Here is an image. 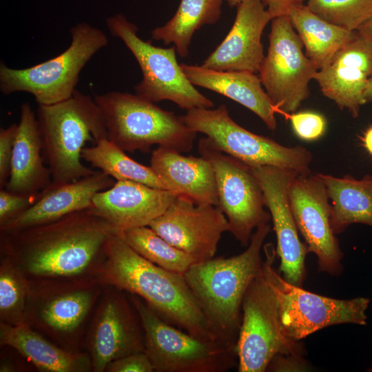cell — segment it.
<instances>
[{"instance_id":"cell-1","label":"cell","mask_w":372,"mask_h":372,"mask_svg":"<svg viewBox=\"0 0 372 372\" xmlns=\"http://www.w3.org/2000/svg\"><path fill=\"white\" fill-rule=\"evenodd\" d=\"M104 255L103 278L107 283L140 297L168 323L203 340L220 342L183 274L148 261L118 234L110 238Z\"/></svg>"},{"instance_id":"cell-2","label":"cell","mask_w":372,"mask_h":372,"mask_svg":"<svg viewBox=\"0 0 372 372\" xmlns=\"http://www.w3.org/2000/svg\"><path fill=\"white\" fill-rule=\"evenodd\" d=\"M6 234L10 236L8 247L30 273L54 277L83 272L118 232L108 221L87 209Z\"/></svg>"},{"instance_id":"cell-3","label":"cell","mask_w":372,"mask_h":372,"mask_svg":"<svg viewBox=\"0 0 372 372\" xmlns=\"http://www.w3.org/2000/svg\"><path fill=\"white\" fill-rule=\"evenodd\" d=\"M271 230L269 223L260 225L243 252L196 262L184 273L209 326L222 343L236 346L243 300L262 270L261 251Z\"/></svg>"},{"instance_id":"cell-4","label":"cell","mask_w":372,"mask_h":372,"mask_svg":"<svg viewBox=\"0 0 372 372\" xmlns=\"http://www.w3.org/2000/svg\"><path fill=\"white\" fill-rule=\"evenodd\" d=\"M37 118L54 185L72 182L94 172L81 161L88 142L107 138L101 111L89 95L79 91L63 101L39 105Z\"/></svg>"},{"instance_id":"cell-5","label":"cell","mask_w":372,"mask_h":372,"mask_svg":"<svg viewBox=\"0 0 372 372\" xmlns=\"http://www.w3.org/2000/svg\"><path fill=\"white\" fill-rule=\"evenodd\" d=\"M107 139L125 152H150L154 145L190 152L196 132L180 116L138 95L118 91L97 94Z\"/></svg>"},{"instance_id":"cell-6","label":"cell","mask_w":372,"mask_h":372,"mask_svg":"<svg viewBox=\"0 0 372 372\" xmlns=\"http://www.w3.org/2000/svg\"><path fill=\"white\" fill-rule=\"evenodd\" d=\"M71 43L58 56L26 68L0 64V90L9 95L31 94L38 105H51L70 98L76 91L80 73L88 61L108 44L105 33L81 22L70 30Z\"/></svg>"},{"instance_id":"cell-7","label":"cell","mask_w":372,"mask_h":372,"mask_svg":"<svg viewBox=\"0 0 372 372\" xmlns=\"http://www.w3.org/2000/svg\"><path fill=\"white\" fill-rule=\"evenodd\" d=\"M262 272L278 301L282 327L290 338L300 341L324 328L341 324L365 326L370 299H336L287 282L273 267L277 255L272 243L263 246Z\"/></svg>"},{"instance_id":"cell-8","label":"cell","mask_w":372,"mask_h":372,"mask_svg":"<svg viewBox=\"0 0 372 372\" xmlns=\"http://www.w3.org/2000/svg\"><path fill=\"white\" fill-rule=\"evenodd\" d=\"M144 333V351L156 372H226L238 366L236 346L205 341L168 323L133 295Z\"/></svg>"},{"instance_id":"cell-9","label":"cell","mask_w":372,"mask_h":372,"mask_svg":"<svg viewBox=\"0 0 372 372\" xmlns=\"http://www.w3.org/2000/svg\"><path fill=\"white\" fill-rule=\"evenodd\" d=\"M105 22L112 36L123 42L140 67L143 78L134 87L137 95L153 103L168 100L186 110L214 106L189 81L177 61L174 46L161 48L143 40L137 26L123 14L112 15Z\"/></svg>"},{"instance_id":"cell-10","label":"cell","mask_w":372,"mask_h":372,"mask_svg":"<svg viewBox=\"0 0 372 372\" xmlns=\"http://www.w3.org/2000/svg\"><path fill=\"white\" fill-rule=\"evenodd\" d=\"M180 117L194 132L205 134L219 150L251 167L273 166L300 175L311 174L309 150L301 145L284 146L249 132L231 118L225 104L215 109H191Z\"/></svg>"},{"instance_id":"cell-11","label":"cell","mask_w":372,"mask_h":372,"mask_svg":"<svg viewBox=\"0 0 372 372\" xmlns=\"http://www.w3.org/2000/svg\"><path fill=\"white\" fill-rule=\"evenodd\" d=\"M236 353L239 372H265L278 354H304L302 344L285 333L277 299L262 270L243 300Z\"/></svg>"},{"instance_id":"cell-12","label":"cell","mask_w":372,"mask_h":372,"mask_svg":"<svg viewBox=\"0 0 372 372\" xmlns=\"http://www.w3.org/2000/svg\"><path fill=\"white\" fill-rule=\"evenodd\" d=\"M198 150L214 169L218 207L227 219L228 231L247 247L256 228L271 220L251 167L219 150L207 136L199 140Z\"/></svg>"},{"instance_id":"cell-13","label":"cell","mask_w":372,"mask_h":372,"mask_svg":"<svg viewBox=\"0 0 372 372\" xmlns=\"http://www.w3.org/2000/svg\"><path fill=\"white\" fill-rule=\"evenodd\" d=\"M271 21L267 53L258 72L278 112L287 117L309 97V83L318 70L302 52V42L289 15Z\"/></svg>"},{"instance_id":"cell-14","label":"cell","mask_w":372,"mask_h":372,"mask_svg":"<svg viewBox=\"0 0 372 372\" xmlns=\"http://www.w3.org/2000/svg\"><path fill=\"white\" fill-rule=\"evenodd\" d=\"M289 205L307 252L314 254L318 269L332 276L342 273L343 253L331 224L327 187L318 174L298 175L289 189Z\"/></svg>"},{"instance_id":"cell-15","label":"cell","mask_w":372,"mask_h":372,"mask_svg":"<svg viewBox=\"0 0 372 372\" xmlns=\"http://www.w3.org/2000/svg\"><path fill=\"white\" fill-rule=\"evenodd\" d=\"M149 227L197 262L214 258L223 234L229 231L227 219L218 207L197 205L183 196H176Z\"/></svg>"},{"instance_id":"cell-16","label":"cell","mask_w":372,"mask_h":372,"mask_svg":"<svg viewBox=\"0 0 372 372\" xmlns=\"http://www.w3.org/2000/svg\"><path fill=\"white\" fill-rule=\"evenodd\" d=\"M251 169L273 223L276 250L280 260L279 271L287 282L302 287L306 278L305 258L308 252L306 244L299 237L289 198L290 185L299 174L273 166L253 167Z\"/></svg>"},{"instance_id":"cell-17","label":"cell","mask_w":372,"mask_h":372,"mask_svg":"<svg viewBox=\"0 0 372 372\" xmlns=\"http://www.w3.org/2000/svg\"><path fill=\"white\" fill-rule=\"evenodd\" d=\"M121 290L112 293L101 304L90 338L94 371L102 372L114 360L144 351V333L140 318Z\"/></svg>"},{"instance_id":"cell-18","label":"cell","mask_w":372,"mask_h":372,"mask_svg":"<svg viewBox=\"0 0 372 372\" xmlns=\"http://www.w3.org/2000/svg\"><path fill=\"white\" fill-rule=\"evenodd\" d=\"M236 8L231 30L202 66L218 71L256 73L265 58L262 34L272 19L260 0H245Z\"/></svg>"},{"instance_id":"cell-19","label":"cell","mask_w":372,"mask_h":372,"mask_svg":"<svg viewBox=\"0 0 372 372\" xmlns=\"http://www.w3.org/2000/svg\"><path fill=\"white\" fill-rule=\"evenodd\" d=\"M176 197L165 189L117 180L111 187L96 193L89 209L108 221L120 235L130 228L149 226Z\"/></svg>"},{"instance_id":"cell-20","label":"cell","mask_w":372,"mask_h":372,"mask_svg":"<svg viewBox=\"0 0 372 372\" xmlns=\"http://www.w3.org/2000/svg\"><path fill=\"white\" fill-rule=\"evenodd\" d=\"M115 181L101 171L78 180L52 185L28 209L0 225L4 234L59 220L72 213L89 209L94 196L111 187Z\"/></svg>"},{"instance_id":"cell-21","label":"cell","mask_w":372,"mask_h":372,"mask_svg":"<svg viewBox=\"0 0 372 372\" xmlns=\"http://www.w3.org/2000/svg\"><path fill=\"white\" fill-rule=\"evenodd\" d=\"M150 167L166 189L197 205L218 207V198L215 174L205 158L184 156L170 148L158 147L153 150Z\"/></svg>"},{"instance_id":"cell-22","label":"cell","mask_w":372,"mask_h":372,"mask_svg":"<svg viewBox=\"0 0 372 372\" xmlns=\"http://www.w3.org/2000/svg\"><path fill=\"white\" fill-rule=\"evenodd\" d=\"M42 140L37 118L31 105L20 107L14 139L10 174L3 189L19 194H38L52 183L51 172L41 156Z\"/></svg>"},{"instance_id":"cell-23","label":"cell","mask_w":372,"mask_h":372,"mask_svg":"<svg viewBox=\"0 0 372 372\" xmlns=\"http://www.w3.org/2000/svg\"><path fill=\"white\" fill-rule=\"evenodd\" d=\"M180 65L194 85L208 89L238 103L257 115L269 130L276 129L278 111L256 73L218 71L185 63Z\"/></svg>"},{"instance_id":"cell-24","label":"cell","mask_w":372,"mask_h":372,"mask_svg":"<svg viewBox=\"0 0 372 372\" xmlns=\"http://www.w3.org/2000/svg\"><path fill=\"white\" fill-rule=\"evenodd\" d=\"M0 342L18 351L42 371L81 372L88 371L92 366L86 355L56 347L25 323L10 324L1 322Z\"/></svg>"},{"instance_id":"cell-25","label":"cell","mask_w":372,"mask_h":372,"mask_svg":"<svg viewBox=\"0 0 372 372\" xmlns=\"http://www.w3.org/2000/svg\"><path fill=\"white\" fill-rule=\"evenodd\" d=\"M324 183L331 200V224L337 235L352 224L372 227V176L361 179L347 174L336 177L317 174Z\"/></svg>"},{"instance_id":"cell-26","label":"cell","mask_w":372,"mask_h":372,"mask_svg":"<svg viewBox=\"0 0 372 372\" xmlns=\"http://www.w3.org/2000/svg\"><path fill=\"white\" fill-rule=\"evenodd\" d=\"M291 23L305 48V54L317 70L330 63L335 54L355 36L350 31L332 24L302 5L289 13Z\"/></svg>"},{"instance_id":"cell-27","label":"cell","mask_w":372,"mask_h":372,"mask_svg":"<svg viewBox=\"0 0 372 372\" xmlns=\"http://www.w3.org/2000/svg\"><path fill=\"white\" fill-rule=\"evenodd\" d=\"M223 0H180L174 15L165 25L152 30V38L165 45L173 43L181 57L189 54L196 31L216 23L221 15Z\"/></svg>"},{"instance_id":"cell-28","label":"cell","mask_w":372,"mask_h":372,"mask_svg":"<svg viewBox=\"0 0 372 372\" xmlns=\"http://www.w3.org/2000/svg\"><path fill=\"white\" fill-rule=\"evenodd\" d=\"M81 157L116 181H134L167 190L150 166L133 160L107 138H102L92 147H85L82 150Z\"/></svg>"},{"instance_id":"cell-29","label":"cell","mask_w":372,"mask_h":372,"mask_svg":"<svg viewBox=\"0 0 372 372\" xmlns=\"http://www.w3.org/2000/svg\"><path fill=\"white\" fill-rule=\"evenodd\" d=\"M369 76L361 70L329 63L318 70L314 79L322 94L335 103L340 110H347L357 118L366 103L364 92Z\"/></svg>"},{"instance_id":"cell-30","label":"cell","mask_w":372,"mask_h":372,"mask_svg":"<svg viewBox=\"0 0 372 372\" xmlns=\"http://www.w3.org/2000/svg\"><path fill=\"white\" fill-rule=\"evenodd\" d=\"M148 261L168 271L183 274L197 261L171 245L149 226L126 229L119 235Z\"/></svg>"},{"instance_id":"cell-31","label":"cell","mask_w":372,"mask_h":372,"mask_svg":"<svg viewBox=\"0 0 372 372\" xmlns=\"http://www.w3.org/2000/svg\"><path fill=\"white\" fill-rule=\"evenodd\" d=\"M92 302L90 291H76L56 297L43 309V320L51 328L61 331L76 329L87 315Z\"/></svg>"},{"instance_id":"cell-32","label":"cell","mask_w":372,"mask_h":372,"mask_svg":"<svg viewBox=\"0 0 372 372\" xmlns=\"http://www.w3.org/2000/svg\"><path fill=\"white\" fill-rule=\"evenodd\" d=\"M309 9L322 19L357 31L372 17V0H307Z\"/></svg>"},{"instance_id":"cell-33","label":"cell","mask_w":372,"mask_h":372,"mask_svg":"<svg viewBox=\"0 0 372 372\" xmlns=\"http://www.w3.org/2000/svg\"><path fill=\"white\" fill-rule=\"evenodd\" d=\"M9 262H4L0 271V313L3 322L10 324L25 323V303L27 285Z\"/></svg>"},{"instance_id":"cell-34","label":"cell","mask_w":372,"mask_h":372,"mask_svg":"<svg viewBox=\"0 0 372 372\" xmlns=\"http://www.w3.org/2000/svg\"><path fill=\"white\" fill-rule=\"evenodd\" d=\"M331 64L357 68L372 75V37L356 32L355 37L333 56Z\"/></svg>"},{"instance_id":"cell-35","label":"cell","mask_w":372,"mask_h":372,"mask_svg":"<svg viewBox=\"0 0 372 372\" xmlns=\"http://www.w3.org/2000/svg\"><path fill=\"white\" fill-rule=\"evenodd\" d=\"M287 117L290 119L292 129L301 140L313 141L321 138L327 128L324 116L311 111L293 112Z\"/></svg>"},{"instance_id":"cell-36","label":"cell","mask_w":372,"mask_h":372,"mask_svg":"<svg viewBox=\"0 0 372 372\" xmlns=\"http://www.w3.org/2000/svg\"><path fill=\"white\" fill-rule=\"evenodd\" d=\"M41 193L23 195L10 192L6 189L0 190V225L20 214L39 198Z\"/></svg>"},{"instance_id":"cell-37","label":"cell","mask_w":372,"mask_h":372,"mask_svg":"<svg viewBox=\"0 0 372 372\" xmlns=\"http://www.w3.org/2000/svg\"><path fill=\"white\" fill-rule=\"evenodd\" d=\"M17 124L0 130V187L3 189L10 178L13 146Z\"/></svg>"},{"instance_id":"cell-38","label":"cell","mask_w":372,"mask_h":372,"mask_svg":"<svg viewBox=\"0 0 372 372\" xmlns=\"http://www.w3.org/2000/svg\"><path fill=\"white\" fill-rule=\"evenodd\" d=\"M110 372H153L154 366L145 351L136 352L111 362L106 368Z\"/></svg>"},{"instance_id":"cell-39","label":"cell","mask_w":372,"mask_h":372,"mask_svg":"<svg viewBox=\"0 0 372 372\" xmlns=\"http://www.w3.org/2000/svg\"><path fill=\"white\" fill-rule=\"evenodd\" d=\"M309 369L303 355L278 354L271 360L267 371H306Z\"/></svg>"},{"instance_id":"cell-40","label":"cell","mask_w":372,"mask_h":372,"mask_svg":"<svg viewBox=\"0 0 372 372\" xmlns=\"http://www.w3.org/2000/svg\"><path fill=\"white\" fill-rule=\"evenodd\" d=\"M304 0H260L271 19L288 15L291 10L303 5Z\"/></svg>"},{"instance_id":"cell-41","label":"cell","mask_w":372,"mask_h":372,"mask_svg":"<svg viewBox=\"0 0 372 372\" xmlns=\"http://www.w3.org/2000/svg\"><path fill=\"white\" fill-rule=\"evenodd\" d=\"M362 142L364 147L372 156V125L364 132Z\"/></svg>"},{"instance_id":"cell-42","label":"cell","mask_w":372,"mask_h":372,"mask_svg":"<svg viewBox=\"0 0 372 372\" xmlns=\"http://www.w3.org/2000/svg\"><path fill=\"white\" fill-rule=\"evenodd\" d=\"M357 31L362 34L372 37V17L363 23Z\"/></svg>"},{"instance_id":"cell-43","label":"cell","mask_w":372,"mask_h":372,"mask_svg":"<svg viewBox=\"0 0 372 372\" xmlns=\"http://www.w3.org/2000/svg\"><path fill=\"white\" fill-rule=\"evenodd\" d=\"M366 103L372 102V75L368 78L364 92Z\"/></svg>"},{"instance_id":"cell-44","label":"cell","mask_w":372,"mask_h":372,"mask_svg":"<svg viewBox=\"0 0 372 372\" xmlns=\"http://www.w3.org/2000/svg\"><path fill=\"white\" fill-rule=\"evenodd\" d=\"M229 6L234 7L237 6L245 0H225Z\"/></svg>"},{"instance_id":"cell-45","label":"cell","mask_w":372,"mask_h":372,"mask_svg":"<svg viewBox=\"0 0 372 372\" xmlns=\"http://www.w3.org/2000/svg\"><path fill=\"white\" fill-rule=\"evenodd\" d=\"M367 371L369 372H372V365L371 367H369L368 369H367Z\"/></svg>"}]
</instances>
